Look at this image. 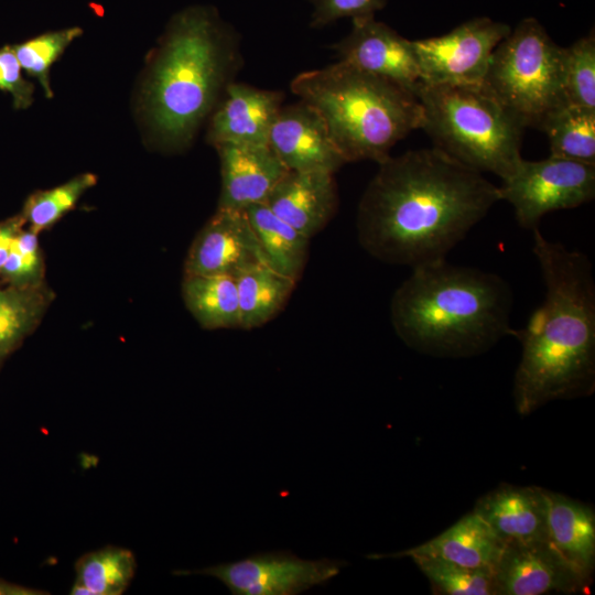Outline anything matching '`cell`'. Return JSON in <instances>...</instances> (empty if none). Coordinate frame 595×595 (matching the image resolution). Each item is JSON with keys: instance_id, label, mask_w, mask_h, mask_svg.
Wrapping results in <instances>:
<instances>
[{"instance_id": "6da1fadb", "label": "cell", "mask_w": 595, "mask_h": 595, "mask_svg": "<svg viewBox=\"0 0 595 595\" xmlns=\"http://www.w3.org/2000/svg\"><path fill=\"white\" fill-rule=\"evenodd\" d=\"M378 164L358 205L357 236L385 263L415 268L445 260L501 201L483 173L435 147Z\"/></svg>"}, {"instance_id": "7a4b0ae2", "label": "cell", "mask_w": 595, "mask_h": 595, "mask_svg": "<svg viewBox=\"0 0 595 595\" xmlns=\"http://www.w3.org/2000/svg\"><path fill=\"white\" fill-rule=\"evenodd\" d=\"M532 251L545 285L543 302L521 329L515 376L517 411L528 415L556 399L591 394L595 387V281L592 262L577 250L533 230Z\"/></svg>"}, {"instance_id": "3957f363", "label": "cell", "mask_w": 595, "mask_h": 595, "mask_svg": "<svg viewBox=\"0 0 595 595\" xmlns=\"http://www.w3.org/2000/svg\"><path fill=\"white\" fill-rule=\"evenodd\" d=\"M512 290L500 275L445 259L412 268L392 295L390 318L409 347L467 357L512 334Z\"/></svg>"}, {"instance_id": "277c9868", "label": "cell", "mask_w": 595, "mask_h": 595, "mask_svg": "<svg viewBox=\"0 0 595 595\" xmlns=\"http://www.w3.org/2000/svg\"><path fill=\"white\" fill-rule=\"evenodd\" d=\"M242 64L239 36L208 6L173 17L144 91L149 121L167 148L187 144Z\"/></svg>"}, {"instance_id": "5b68a950", "label": "cell", "mask_w": 595, "mask_h": 595, "mask_svg": "<svg viewBox=\"0 0 595 595\" xmlns=\"http://www.w3.org/2000/svg\"><path fill=\"white\" fill-rule=\"evenodd\" d=\"M290 86L321 113L346 163H380L400 140L421 128L415 94L342 61L300 73Z\"/></svg>"}, {"instance_id": "8992f818", "label": "cell", "mask_w": 595, "mask_h": 595, "mask_svg": "<svg viewBox=\"0 0 595 595\" xmlns=\"http://www.w3.org/2000/svg\"><path fill=\"white\" fill-rule=\"evenodd\" d=\"M416 96L435 148L501 181L516 171L526 128L483 85H422Z\"/></svg>"}, {"instance_id": "52a82bcc", "label": "cell", "mask_w": 595, "mask_h": 595, "mask_svg": "<svg viewBox=\"0 0 595 595\" xmlns=\"http://www.w3.org/2000/svg\"><path fill=\"white\" fill-rule=\"evenodd\" d=\"M564 47L534 18L521 20L495 48L483 86L524 128H538L565 105Z\"/></svg>"}, {"instance_id": "ba28073f", "label": "cell", "mask_w": 595, "mask_h": 595, "mask_svg": "<svg viewBox=\"0 0 595 595\" xmlns=\"http://www.w3.org/2000/svg\"><path fill=\"white\" fill-rule=\"evenodd\" d=\"M498 188L500 199L513 207L518 224L533 230L545 214L594 199L595 164L551 155L540 161L522 159Z\"/></svg>"}, {"instance_id": "9c48e42d", "label": "cell", "mask_w": 595, "mask_h": 595, "mask_svg": "<svg viewBox=\"0 0 595 595\" xmlns=\"http://www.w3.org/2000/svg\"><path fill=\"white\" fill-rule=\"evenodd\" d=\"M508 24L475 18L446 34L412 40L423 85H482Z\"/></svg>"}, {"instance_id": "30bf717a", "label": "cell", "mask_w": 595, "mask_h": 595, "mask_svg": "<svg viewBox=\"0 0 595 595\" xmlns=\"http://www.w3.org/2000/svg\"><path fill=\"white\" fill-rule=\"evenodd\" d=\"M345 562L304 560L284 551L257 553L194 572L219 580L234 595H298L335 577Z\"/></svg>"}, {"instance_id": "8fae6325", "label": "cell", "mask_w": 595, "mask_h": 595, "mask_svg": "<svg viewBox=\"0 0 595 595\" xmlns=\"http://www.w3.org/2000/svg\"><path fill=\"white\" fill-rule=\"evenodd\" d=\"M334 50L338 61L415 95L423 85L412 40L375 20V15L354 19L350 32Z\"/></svg>"}, {"instance_id": "7c38bea8", "label": "cell", "mask_w": 595, "mask_h": 595, "mask_svg": "<svg viewBox=\"0 0 595 595\" xmlns=\"http://www.w3.org/2000/svg\"><path fill=\"white\" fill-rule=\"evenodd\" d=\"M494 576L497 595L576 593L589 584L548 541L506 543Z\"/></svg>"}, {"instance_id": "4fadbf2b", "label": "cell", "mask_w": 595, "mask_h": 595, "mask_svg": "<svg viewBox=\"0 0 595 595\" xmlns=\"http://www.w3.org/2000/svg\"><path fill=\"white\" fill-rule=\"evenodd\" d=\"M264 257L241 210L217 208L194 238L184 261V274L235 277Z\"/></svg>"}, {"instance_id": "5bb4252c", "label": "cell", "mask_w": 595, "mask_h": 595, "mask_svg": "<svg viewBox=\"0 0 595 595\" xmlns=\"http://www.w3.org/2000/svg\"><path fill=\"white\" fill-rule=\"evenodd\" d=\"M268 145L289 171L335 173L346 163L321 113L301 99L280 109Z\"/></svg>"}, {"instance_id": "9a60e30c", "label": "cell", "mask_w": 595, "mask_h": 595, "mask_svg": "<svg viewBox=\"0 0 595 595\" xmlns=\"http://www.w3.org/2000/svg\"><path fill=\"white\" fill-rule=\"evenodd\" d=\"M215 148L221 173L217 208L244 212L266 203L289 171L268 144L221 143Z\"/></svg>"}, {"instance_id": "2e32d148", "label": "cell", "mask_w": 595, "mask_h": 595, "mask_svg": "<svg viewBox=\"0 0 595 595\" xmlns=\"http://www.w3.org/2000/svg\"><path fill=\"white\" fill-rule=\"evenodd\" d=\"M283 97L282 91L232 82L214 109L208 142L214 147L221 143L268 144Z\"/></svg>"}, {"instance_id": "e0dca14e", "label": "cell", "mask_w": 595, "mask_h": 595, "mask_svg": "<svg viewBox=\"0 0 595 595\" xmlns=\"http://www.w3.org/2000/svg\"><path fill=\"white\" fill-rule=\"evenodd\" d=\"M266 204L278 217L310 239L336 213L338 194L334 173L288 171Z\"/></svg>"}, {"instance_id": "ac0fdd59", "label": "cell", "mask_w": 595, "mask_h": 595, "mask_svg": "<svg viewBox=\"0 0 595 595\" xmlns=\"http://www.w3.org/2000/svg\"><path fill=\"white\" fill-rule=\"evenodd\" d=\"M473 511L505 544L548 541V501L541 487L502 484L480 497Z\"/></svg>"}, {"instance_id": "d6986e66", "label": "cell", "mask_w": 595, "mask_h": 595, "mask_svg": "<svg viewBox=\"0 0 595 595\" xmlns=\"http://www.w3.org/2000/svg\"><path fill=\"white\" fill-rule=\"evenodd\" d=\"M505 543L475 512L461 518L431 540L393 554H371L370 559L429 555L463 566L494 571Z\"/></svg>"}, {"instance_id": "ffe728a7", "label": "cell", "mask_w": 595, "mask_h": 595, "mask_svg": "<svg viewBox=\"0 0 595 595\" xmlns=\"http://www.w3.org/2000/svg\"><path fill=\"white\" fill-rule=\"evenodd\" d=\"M548 542L588 583L595 566V513L589 505L545 489Z\"/></svg>"}, {"instance_id": "44dd1931", "label": "cell", "mask_w": 595, "mask_h": 595, "mask_svg": "<svg viewBox=\"0 0 595 595\" xmlns=\"http://www.w3.org/2000/svg\"><path fill=\"white\" fill-rule=\"evenodd\" d=\"M239 328L252 329L274 318L284 307L296 281L264 261L241 269L236 275Z\"/></svg>"}, {"instance_id": "7402d4cb", "label": "cell", "mask_w": 595, "mask_h": 595, "mask_svg": "<svg viewBox=\"0 0 595 595\" xmlns=\"http://www.w3.org/2000/svg\"><path fill=\"white\" fill-rule=\"evenodd\" d=\"M244 212L266 262L298 282L307 260L309 238L278 217L266 203Z\"/></svg>"}, {"instance_id": "603a6c76", "label": "cell", "mask_w": 595, "mask_h": 595, "mask_svg": "<svg viewBox=\"0 0 595 595\" xmlns=\"http://www.w3.org/2000/svg\"><path fill=\"white\" fill-rule=\"evenodd\" d=\"M182 298L205 329L239 328L236 279L227 274H184Z\"/></svg>"}, {"instance_id": "cb8c5ba5", "label": "cell", "mask_w": 595, "mask_h": 595, "mask_svg": "<svg viewBox=\"0 0 595 595\" xmlns=\"http://www.w3.org/2000/svg\"><path fill=\"white\" fill-rule=\"evenodd\" d=\"M53 299L45 283L0 286V364L37 327Z\"/></svg>"}, {"instance_id": "d4e9b609", "label": "cell", "mask_w": 595, "mask_h": 595, "mask_svg": "<svg viewBox=\"0 0 595 595\" xmlns=\"http://www.w3.org/2000/svg\"><path fill=\"white\" fill-rule=\"evenodd\" d=\"M137 562L125 548L108 545L82 555L76 564L73 595H121L130 585Z\"/></svg>"}, {"instance_id": "484cf974", "label": "cell", "mask_w": 595, "mask_h": 595, "mask_svg": "<svg viewBox=\"0 0 595 595\" xmlns=\"http://www.w3.org/2000/svg\"><path fill=\"white\" fill-rule=\"evenodd\" d=\"M539 129L548 137L551 156L595 164V109L565 104Z\"/></svg>"}, {"instance_id": "4316f807", "label": "cell", "mask_w": 595, "mask_h": 595, "mask_svg": "<svg viewBox=\"0 0 595 595\" xmlns=\"http://www.w3.org/2000/svg\"><path fill=\"white\" fill-rule=\"evenodd\" d=\"M439 595H497L494 571L463 566L429 555L409 556Z\"/></svg>"}, {"instance_id": "83f0119b", "label": "cell", "mask_w": 595, "mask_h": 595, "mask_svg": "<svg viewBox=\"0 0 595 595\" xmlns=\"http://www.w3.org/2000/svg\"><path fill=\"white\" fill-rule=\"evenodd\" d=\"M96 182L95 174L83 173L53 188L32 193L21 212L25 225L37 234L51 228Z\"/></svg>"}, {"instance_id": "f1b7e54d", "label": "cell", "mask_w": 595, "mask_h": 595, "mask_svg": "<svg viewBox=\"0 0 595 595\" xmlns=\"http://www.w3.org/2000/svg\"><path fill=\"white\" fill-rule=\"evenodd\" d=\"M82 33L83 30L80 28L72 26L46 32L25 42L12 45L21 68L40 83L47 98L53 96L50 83L51 66Z\"/></svg>"}, {"instance_id": "f546056e", "label": "cell", "mask_w": 595, "mask_h": 595, "mask_svg": "<svg viewBox=\"0 0 595 595\" xmlns=\"http://www.w3.org/2000/svg\"><path fill=\"white\" fill-rule=\"evenodd\" d=\"M563 91L565 102L595 109V36L587 35L564 47Z\"/></svg>"}, {"instance_id": "4dcf8cb0", "label": "cell", "mask_w": 595, "mask_h": 595, "mask_svg": "<svg viewBox=\"0 0 595 595\" xmlns=\"http://www.w3.org/2000/svg\"><path fill=\"white\" fill-rule=\"evenodd\" d=\"M44 259L39 234L23 228L17 236L10 253L0 271V278L18 288L44 284Z\"/></svg>"}, {"instance_id": "1f68e13d", "label": "cell", "mask_w": 595, "mask_h": 595, "mask_svg": "<svg viewBox=\"0 0 595 595\" xmlns=\"http://www.w3.org/2000/svg\"><path fill=\"white\" fill-rule=\"evenodd\" d=\"M386 4L387 0H314L311 26L322 28L342 18L371 17Z\"/></svg>"}, {"instance_id": "d6a6232c", "label": "cell", "mask_w": 595, "mask_h": 595, "mask_svg": "<svg viewBox=\"0 0 595 595\" xmlns=\"http://www.w3.org/2000/svg\"><path fill=\"white\" fill-rule=\"evenodd\" d=\"M12 45L0 48V89L12 97L14 109H26L33 102L34 85L26 80Z\"/></svg>"}, {"instance_id": "836d02e7", "label": "cell", "mask_w": 595, "mask_h": 595, "mask_svg": "<svg viewBox=\"0 0 595 595\" xmlns=\"http://www.w3.org/2000/svg\"><path fill=\"white\" fill-rule=\"evenodd\" d=\"M24 226L25 221L21 214L0 221V271L10 253L18 234Z\"/></svg>"}, {"instance_id": "e575fe53", "label": "cell", "mask_w": 595, "mask_h": 595, "mask_svg": "<svg viewBox=\"0 0 595 595\" xmlns=\"http://www.w3.org/2000/svg\"><path fill=\"white\" fill-rule=\"evenodd\" d=\"M46 594L39 589L25 587L0 578V595H39Z\"/></svg>"}]
</instances>
